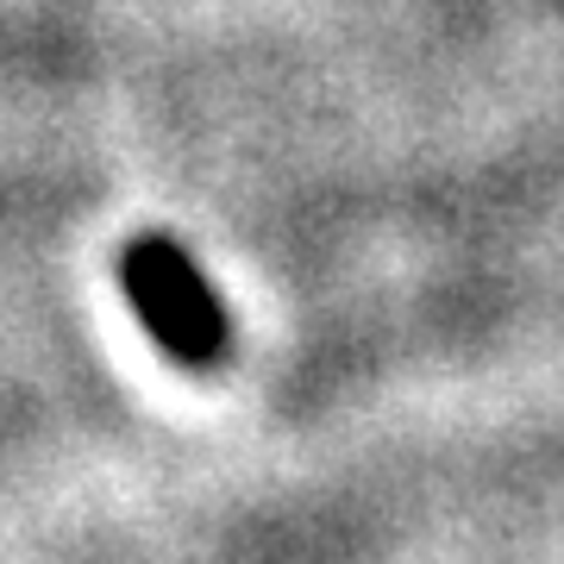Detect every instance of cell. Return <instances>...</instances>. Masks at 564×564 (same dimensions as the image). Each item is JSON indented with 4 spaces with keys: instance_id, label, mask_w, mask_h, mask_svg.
<instances>
[{
    "instance_id": "cell-1",
    "label": "cell",
    "mask_w": 564,
    "mask_h": 564,
    "mask_svg": "<svg viewBox=\"0 0 564 564\" xmlns=\"http://www.w3.org/2000/svg\"><path fill=\"white\" fill-rule=\"evenodd\" d=\"M126 307L139 314V326L158 339V351L182 370H220L232 358V321H226L214 282L202 276V263L188 258L176 239L163 232H139L120 245L113 258Z\"/></svg>"
}]
</instances>
